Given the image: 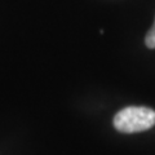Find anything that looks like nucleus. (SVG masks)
Returning a JSON list of instances; mask_svg holds the SVG:
<instances>
[{
  "instance_id": "nucleus-1",
  "label": "nucleus",
  "mask_w": 155,
  "mask_h": 155,
  "mask_svg": "<svg viewBox=\"0 0 155 155\" xmlns=\"http://www.w3.org/2000/svg\"><path fill=\"white\" fill-rule=\"evenodd\" d=\"M154 125L155 111L145 106H128L114 116V127L122 133L143 132Z\"/></svg>"
},
{
  "instance_id": "nucleus-2",
  "label": "nucleus",
  "mask_w": 155,
  "mask_h": 155,
  "mask_svg": "<svg viewBox=\"0 0 155 155\" xmlns=\"http://www.w3.org/2000/svg\"><path fill=\"white\" fill-rule=\"evenodd\" d=\"M145 44H146V47L150 48V49H154L155 48V22L151 26V28L147 31L146 36H145Z\"/></svg>"
}]
</instances>
